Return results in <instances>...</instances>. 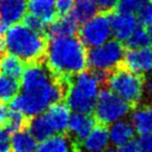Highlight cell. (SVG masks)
Returning <instances> with one entry per match:
<instances>
[{
  "label": "cell",
  "mask_w": 152,
  "mask_h": 152,
  "mask_svg": "<svg viewBox=\"0 0 152 152\" xmlns=\"http://www.w3.org/2000/svg\"><path fill=\"white\" fill-rule=\"evenodd\" d=\"M20 86L22 93L10 102V110L32 118L44 113L52 104L63 101L67 83L54 75L43 61L27 64Z\"/></svg>",
  "instance_id": "1"
},
{
  "label": "cell",
  "mask_w": 152,
  "mask_h": 152,
  "mask_svg": "<svg viewBox=\"0 0 152 152\" xmlns=\"http://www.w3.org/2000/svg\"><path fill=\"white\" fill-rule=\"evenodd\" d=\"M44 61L54 75L67 81L87 68V46L75 36L51 38L48 40Z\"/></svg>",
  "instance_id": "2"
},
{
  "label": "cell",
  "mask_w": 152,
  "mask_h": 152,
  "mask_svg": "<svg viewBox=\"0 0 152 152\" xmlns=\"http://www.w3.org/2000/svg\"><path fill=\"white\" fill-rule=\"evenodd\" d=\"M7 51L27 64L43 61L46 54L48 37L22 24H14L4 37Z\"/></svg>",
  "instance_id": "3"
},
{
  "label": "cell",
  "mask_w": 152,
  "mask_h": 152,
  "mask_svg": "<svg viewBox=\"0 0 152 152\" xmlns=\"http://www.w3.org/2000/svg\"><path fill=\"white\" fill-rule=\"evenodd\" d=\"M66 104L74 113L92 114L103 83L97 74L91 71H83L71 76L66 81Z\"/></svg>",
  "instance_id": "4"
},
{
  "label": "cell",
  "mask_w": 152,
  "mask_h": 152,
  "mask_svg": "<svg viewBox=\"0 0 152 152\" xmlns=\"http://www.w3.org/2000/svg\"><path fill=\"white\" fill-rule=\"evenodd\" d=\"M146 78L144 74L133 72L120 65L108 73L105 83L108 89L120 98L137 107L141 102L145 91Z\"/></svg>",
  "instance_id": "5"
},
{
  "label": "cell",
  "mask_w": 152,
  "mask_h": 152,
  "mask_svg": "<svg viewBox=\"0 0 152 152\" xmlns=\"http://www.w3.org/2000/svg\"><path fill=\"white\" fill-rule=\"evenodd\" d=\"M131 105L110 90H102L99 93L94 107V118L97 123L103 125L113 124L127 116Z\"/></svg>",
  "instance_id": "6"
},
{
  "label": "cell",
  "mask_w": 152,
  "mask_h": 152,
  "mask_svg": "<svg viewBox=\"0 0 152 152\" xmlns=\"http://www.w3.org/2000/svg\"><path fill=\"white\" fill-rule=\"evenodd\" d=\"M125 48L120 41L108 40L88 52V66L94 71L110 72L122 65Z\"/></svg>",
  "instance_id": "7"
},
{
  "label": "cell",
  "mask_w": 152,
  "mask_h": 152,
  "mask_svg": "<svg viewBox=\"0 0 152 152\" xmlns=\"http://www.w3.org/2000/svg\"><path fill=\"white\" fill-rule=\"evenodd\" d=\"M112 26L107 14H96L94 17L83 22L78 29L79 39L89 48L98 47L110 39Z\"/></svg>",
  "instance_id": "8"
},
{
  "label": "cell",
  "mask_w": 152,
  "mask_h": 152,
  "mask_svg": "<svg viewBox=\"0 0 152 152\" xmlns=\"http://www.w3.org/2000/svg\"><path fill=\"white\" fill-rule=\"evenodd\" d=\"M110 17L112 32L115 39L120 42H126L129 37L139 27L140 23L137 18L132 13L125 12H114L108 15Z\"/></svg>",
  "instance_id": "9"
},
{
  "label": "cell",
  "mask_w": 152,
  "mask_h": 152,
  "mask_svg": "<svg viewBox=\"0 0 152 152\" xmlns=\"http://www.w3.org/2000/svg\"><path fill=\"white\" fill-rule=\"evenodd\" d=\"M122 65L125 68L144 74L152 69V48L150 46L142 48H128L125 50Z\"/></svg>",
  "instance_id": "10"
},
{
  "label": "cell",
  "mask_w": 152,
  "mask_h": 152,
  "mask_svg": "<svg viewBox=\"0 0 152 152\" xmlns=\"http://www.w3.org/2000/svg\"><path fill=\"white\" fill-rule=\"evenodd\" d=\"M97 121L91 114H83V113H74L70 116L68 129L70 137H72L77 147L79 144L88 137L91 130L94 128Z\"/></svg>",
  "instance_id": "11"
},
{
  "label": "cell",
  "mask_w": 152,
  "mask_h": 152,
  "mask_svg": "<svg viewBox=\"0 0 152 152\" xmlns=\"http://www.w3.org/2000/svg\"><path fill=\"white\" fill-rule=\"evenodd\" d=\"M110 141V130L107 126L96 123L88 137L79 144V148H83L87 152H104Z\"/></svg>",
  "instance_id": "12"
},
{
  "label": "cell",
  "mask_w": 152,
  "mask_h": 152,
  "mask_svg": "<svg viewBox=\"0 0 152 152\" xmlns=\"http://www.w3.org/2000/svg\"><path fill=\"white\" fill-rule=\"evenodd\" d=\"M78 148L67 133H56L40 141L34 152H72Z\"/></svg>",
  "instance_id": "13"
},
{
  "label": "cell",
  "mask_w": 152,
  "mask_h": 152,
  "mask_svg": "<svg viewBox=\"0 0 152 152\" xmlns=\"http://www.w3.org/2000/svg\"><path fill=\"white\" fill-rule=\"evenodd\" d=\"M26 0H1L0 1V20L9 25L19 23L26 15Z\"/></svg>",
  "instance_id": "14"
},
{
  "label": "cell",
  "mask_w": 152,
  "mask_h": 152,
  "mask_svg": "<svg viewBox=\"0 0 152 152\" xmlns=\"http://www.w3.org/2000/svg\"><path fill=\"white\" fill-rule=\"evenodd\" d=\"M45 116L47 120L53 127L55 133H65L67 132L68 124L70 120V108L66 103L56 102L50 105L45 110Z\"/></svg>",
  "instance_id": "15"
},
{
  "label": "cell",
  "mask_w": 152,
  "mask_h": 152,
  "mask_svg": "<svg viewBox=\"0 0 152 152\" xmlns=\"http://www.w3.org/2000/svg\"><path fill=\"white\" fill-rule=\"evenodd\" d=\"M78 29L79 23L70 14L65 17H58L52 23L48 24L46 34L48 39L55 37L75 36L76 34H78Z\"/></svg>",
  "instance_id": "16"
},
{
  "label": "cell",
  "mask_w": 152,
  "mask_h": 152,
  "mask_svg": "<svg viewBox=\"0 0 152 152\" xmlns=\"http://www.w3.org/2000/svg\"><path fill=\"white\" fill-rule=\"evenodd\" d=\"M27 10L30 14L42 19L46 24H50L57 19L55 0H28Z\"/></svg>",
  "instance_id": "17"
},
{
  "label": "cell",
  "mask_w": 152,
  "mask_h": 152,
  "mask_svg": "<svg viewBox=\"0 0 152 152\" xmlns=\"http://www.w3.org/2000/svg\"><path fill=\"white\" fill-rule=\"evenodd\" d=\"M131 124L140 134L152 133V106H137L131 115Z\"/></svg>",
  "instance_id": "18"
},
{
  "label": "cell",
  "mask_w": 152,
  "mask_h": 152,
  "mask_svg": "<svg viewBox=\"0 0 152 152\" xmlns=\"http://www.w3.org/2000/svg\"><path fill=\"white\" fill-rule=\"evenodd\" d=\"M25 65L26 64L22 59L11 53H4L0 56V73L18 80L21 79L23 75Z\"/></svg>",
  "instance_id": "19"
},
{
  "label": "cell",
  "mask_w": 152,
  "mask_h": 152,
  "mask_svg": "<svg viewBox=\"0 0 152 152\" xmlns=\"http://www.w3.org/2000/svg\"><path fill=\"white\" fill-rule=\"evenodd\" d=\"M108 130H110V140L113 144L117 146H120L132 140L135 133L133 125L124 120H119L113 123L112 127Z\"/></svg>",
  "instance_id": "20"
},
{
  "label": "cell",
  "mask_w": 152,
  "mask_h": 152,
  "mask_svg": "<svg viewBox=\"0 0 152 152\" xmlns=\"http://www.w3.org/2000/svg\"><path fill=\"white\" fill-rule=\"evenodd\" d=\"M27 128L29 132L36 137L37 141H42L51 135L56 134L53 127L47 120L45 114H40L32 117L28 122Z\"/></svg>",
  "instance_id": "21"
},
{
  "label": "cell",
  "mask_w": 152,
  "mask_h": 152,
  "mask_svg": "<svg viewBox=\"0 0 152 152\" xmlns=\"http://www.w3.org/2000/svg\"><path fill=\"white\" fill-rule=\"evenodd\" d=\"M37 145L36 137L26 128L12 134L11 152H34Z\"/></svg>",
  "instance_id": "22"
},
{
  "label": "cell",
  "mask_w": 152,
  "mask_h": 152,
  "mask_svg": "<svg viewBox=\"0 0 152 152\" xmlns=\"http://www.w3.org/2000/svg\"><path fill=\"white\" fill-rule=\"evenodd\" d=\"M21 86L18 79L0 73V102H11L19 94Z\"/></svg>",
  "instance_id": "23"
},
{
  "label": "cell",
  "mask_w": 152,
  "mask_h": 152,
  "mask_svg": "<svg viewBox=\"0 0 152 152\" xmlns=\"http://www.w3.org/2000/svg\"><path fill=\"white\" fill-rule=\"evenodd\" d=\"M97 11L98 9L94 0H81L76 2V5H74L73 11L71 12V15L79 24H83V22L94 17L97 14Z\"/></svg>",
  "instance_id": "24"
},
{
  "label": "cell",
  "mask_w": 152,
  "mask_h": 152,
  "mask_svg": "<svg viewBox=\"0 0 152 152\" xmlns=\"http://www.w3.org/2000/svg\"><path fill=\"white\" fill-rule=\"evenodd\" d=\"M28 122H29V118H27L25 115L18 110H10L7 122L4 123L3 126L13 134L17 131L27 128Z\"/></svg>",
  "instance_id": "25"
},
{
  "label": "cell",
  "mask_w": 152,
  "mask_h": 152,
  "mask_svg": "<svg viewBox=\"0 0 152 152\" xmlns=\"http://www.w3.org/2000/svg\"><path fill=\"white\" fill-rule=\"evenodd\" d=\"M151 38H150L148 30L144 28V26H139L135 31L126 40V47L128 48H142V47L150 46L151 44Z\"/></svg>",
  "instance_id": "26"
},
{
  "label": "cell",
  "mask_w": 152,
  "mask_h": 152,
  "mask_svg": "<svg viewBox=\"0 0 152 152\" xmlns=\"http://www.w3.org/2000/svg\"><path fill=\"white\" fill-rule=\"evenodd\" d=\"M22 21H23L24 25L27 26V27L30 28L31 30L47 36L46 31H47V26H48V24H46L39 17L32 15V14H28V15H25V17L23 18Z\"/></svg>",
  "instance_id": "27"
},
{
  "label": "cell",
  "mask_w": 152,
  "mask_h": 152,
  "mask_svg": "<svg viewBox=\"0 0 152 152\" xmlns=\"http://www.w3.org/2000/svg\"><path fill=\"white\" fill-rule=\"evenodd\" d=\"M137 18L141 26H149L152 23V2L147 1L139 11L137 12Z\"/></svg>",
  "instance_id": "28"
},
{
  "label": "cell",
  "mask_w": 152,
  "mask_h": 152,
  "mask_svg": "<svg viewBox=\"0 0 152 152\" xmlns=\"http://www.w3.org/2000/svg\"><path fill=\"white\" fill-rule=\"evenodd\" d=\"M149 0H118V10L125 13H137Z\"/></svg>",
  "instance_id": "29"
},
{
  "label": "cell",
  "mask_w": 152,
  "mask_h": 152,
  "mask_svg": "<svg viewBox=\"0 0 152 152\" xmlns=\"http://www.w3.org/2000/svg\"><path fill=\"white\" fill-rule=\"evenodd\" d=\"M74 1L75 0H55L57 18L70 15L74 9Z\"/></svg>",
  "instance_id": "30"
},
{
  "label": "cell",
  "mask_w": 152,
  "mask_h": 152,
  "mask_svg": "<svg viewBox=\"0 0 152 152\" xmlns=\"http://www.w3.org/2000/svg\"><path fill=\"white\" fill-rule=\"evenodd\" d=\"M98 11L103 14L114 13L118 7V0H94Z\"/></svg>",
  "instance_id": "31"
},
{
  "label": "cell",
  "mask_w": 152,
  "mask_h": 152,
  "mask_svg": "<svg viewBox=\"0 0 152 152\" xmlns=\"http://www.w3.org/2000/svg\"><path fill=\"white\" fill-rule=\"evenodd\" d=\"M118 152H142L139 141L132 139L119 146Z\"/></svg>",
  "instance_id": "32"
},
{
  "label": "cell",
  "mask_w": 152,
  "mask_h": 152,
  "mask_svg": "<svg viewBox=\"0 0 152 152\" xmlns=\"http://www.w3.org/2000/svg\"><path fill=\"white\" fill-rule=\"evenodd\" d=\"M139 144L142 152H152V133L141 134Z\"/></svg>",
  "instance_id": "33"
},
{
  "label": "cell",
  "mask_w": 152,
  "mask_h": 152,
  "mask_svg": "<svg viewBox=\"0 0 152 152\" xmlns=\"http://www.w3.org/2000/svg\"><path fill=\"white\" fill-rule=\"evenodd\" d=\"M9 112L10 110H7V106L2 102H0V125H4V123L7 122Z\"/></svg>",
  "instance_id": "34"
},
{
  "label": "cell",
  "mask_w": 152,
  "mask_h": 152,
  "mask_svg": "<svg viewBox=\"0 0 152 152\" xmlns=\"http://www.w3.org/2000/svg\"><path fill=\"white\" fill-rule=\"evenodd\" d=\"M9 27H10L9 24H7L5 22H3V21L0 20V38H3V37L5 36V34H7Z\"/></svg>",
  "instance_id": "35"
},
{
  "label": "cell",
  "mask_w": 152,
  "mask_h": 152,
  "mask_svg": "<svg viewBox=\"0 0 152 152\" xmlns=\"http://www.w3.org/2000/svg\"><path fill=\"white\" fill-rule=\"evenodd\" d=\"M145 90L148 92V94H150V95L152 96V78L146 80V83H145Z\"/></svg>",
  "instance_id": "36"
},
{
  "label": "cell",
  "mask_w": 152,
  "mask_h": 152,
  "mask_svg": "<svg viewBox=\"0 0 152 152\" xmlns=\"http://www.w3.org/2000/svg\"><path fill=\"white\" fill-rule=\"evenodd\" d=\"M148 34H149V36H150V38H151V42H152V23L150 24L149 26H148Z\"/></svg>",
  "instance_id": "37"
},
{
  "label": "cell",
  "mask_w": 152,
  "mask_h": 152,
  "mask_svg": "<svg viewBox=\"0 0 152 152\" xmlns=\"http://www.w3.org/2000/svg\"><path fill=\"white\" fill-rule=\"evenodd\" d=\"M104 152H118V150L117 149H115V148H113V147H110V148H106V150Z\"/></svg>",
  "instance_id": "38"
},
{
  "label": "cell",
  "mask_w": 152,
  "mask_h": 152,
  "mask_svg": "<svg viewBox=\"0 0 152 152\" xmlns=\"http://www.w3.org/2000/svg\"><path fill=\"white\" fill-rule=\"evenodd\" d=\"M72 152H83V151H81V149H80V148H75V149H74Z\"/></svg>",
  "instance_id": "39"
},
{
  "label": "cell",
  "mask_w": 152,
  "mask_h": 152,
  "mask_svg": "<svg viewBox=\"0 0 152 152\" xmlns=\"http://www.w3.org/2000/svg\"><path fill=\"white\" fill-rule=\"evenodd\" d=\"M150 1H151V2H152V0H150Z\"/></svg>",
  "instance_id": "40"
},
{
  "label": "cell",
  "mask_w": 152,
  "mask_h": 152,
  "mask_svg": "<svg viewBox=\"0 0 152 152\" xmlns=\"http://www.w3.org/2000/svg\"><path fill=\"white\" fill-rule=\"evenodd\" d=\"M0 1H1V0H0Z\"/></svg>",
  "instance_id": "41"
}]
</instances>
